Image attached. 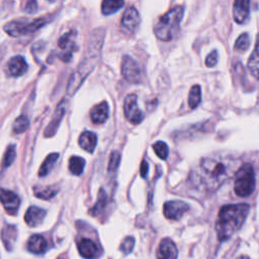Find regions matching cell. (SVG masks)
<instances>
[{
    "mask_svg": "<svg viewBox=\"0 0 259 259\" xmlns=\"http://www.w3.org/2000/svg\"><path fill=\"white\" fill-rule=\"evenodd\" d=\"M64 103H65V100L62 101L58 105L57 110H56L55 114H54V117H53L51 122L49 124V126L46 128L44 135L46 136L47 138L51 137V136H53V135H55V133L57 132V130L61 124V120L65 115V112H66V106Z\"/></svg>",
    "mask_w": 259,
    "mask_h": 259,
    "instance_id": "17",
    "label": "cell"
},
{
    "mask_svg": "<svg viewBox=\"0 0 259 259\" xmlns=\"http://www.w3.org/2000/svg\"><path fill=\"white\" fill-rule=\"evenodd\" d=\"M248 69L251 72V74L259 80V34L257 36L255 48L251 54V57L248 60Z\"/></svg>",
    "mask_w": 259,
    "mask_h": 259,
    "instance_id": "23",
    "label": "cell"
},
{
    "mask_svg": "<svg viewBox=\"0 0 259 259\" xmlns=\"http://www.w3.org/2000/svg\"><path fill=\"white\" fill-rule=\"evenodd\" d=\"M29 126H30L29 119L26 118L25 116H20L15 120V122H13L12 129H13V132L15 133L21 134V133L28 130Z\"/></svg>",
    "mask_w": 259,
    "mask_h": 259,
    "instance_id": "30",
    "label": "cell"
},
{
    "mask_svg": "<svg viewBox=\"0 0 259 259\" xmlns=\"http://www.w3.org/2000/svg\"><path fill=\"white\" fill-rule=\"evenodd\" d=\"M90 119L94 124H103L108 119V105L106 101H102L95 105L90 111Z\"/></svg>",
    "mask_w": 259,
    "mask_h": 259,
    "instance_id": "21",
    "label": "cell"
},
{
    "mask_svg": "<svg viewBox=\"0 0 259 259\" xmlns=\"http://www.w3.org/2000/svg\"><path fill=\"white\" fill-rule=\"evenodd\" d=\"M76 33L71 32L63 35L58 42V47L60 50L64 51V55H62L60 58H62L64 61H69L72 57V52L77 50V46L74 42Z\"/></svg>",
    "mask_w": 259,
    "mask_h": 259,
    "instance_id": "11",
    "label": "cell"
},
{
    "mask_svg": "<svg viewBox=\"0 0 259 259\" xmlns=\"http://www.w3.org/2000/svg\"><path fill=\"white\" fill-rule=\"evenodd\" d=\"M18 236L17 228L15 226H6L1 231V239L4 244V246L8 251H10L13 248V245L16 243Z\"/></svg>",
    "mask_w": 259,
    "mask_h": 259,
    "instance_id": "22",
    "label": "cell"
},
{
    "mask_svg": "<svg viewBox=\"0 0 259 259\" xmlns=\"http://www.w3.org/2000/svg\"><path fill=\"white\" fill-rule=\"evenodd\" d=\"M46 23L45 19H38L34 20H18L8 22L4 26V31L11 37H21L24 35L33 34L40 30Z\"/></svg>",
    "mask_w": 259,
    "mask_h": 259,
    "instance_id": "6",
    "label": "cell"
},
{
    "mask_svg": "<svg viewBox=\"0 0 259 259\" xmlns=\"http://www.w3.org/2000/svg\"><path fill=\"white\" fill-rule=\"evenodd\" d=\"M240 166L241 160L236 155L218 152L203 157L192 176H194V180L202 186V189L213 193L231 176L235 175Z\"/></svg>",
    "mask_w": 259,
    "mask_h": 259,
    "instance_id": "1",
    "label": "cell"
},
{
    "mask_svg": "<svg viewBox=\"0 0 259 259\" xmlns=\"http://www.w3.org/2000/svg\"><path fill=\"white\" fill-rule=\"evenodd\" d=\"M183 15V6H175L167 11L165 15H163L159 19L154 26L155 36L163 42H169V40H173L177 33L179 32V26Z\"/></svg>",
    "mask_w": 259,
    "mask_h": 259,
    "instance_id": "4",
    "label": "cell"
},
{
    "mask_svg": "<svg viewBox=\"0 0 259 259\" xmlns=\"http://www.w3.org/2000/svg\"><path fill=\"white\" fill-rule=\"evenodd\" d=\"M135 246V239L133 237H127L124 241L121 242L120 250L124 254H130Z\"/></svg>",
    "mask_w": 259,
    "mask_h": 259,
    "instance_id": "34",
    "label": "cell"
},
{
    "mask_svg": "<svg viewBox=\"0 0 259 259\" xmlns=\"http://www.w3.org/2000/svg\"><path fill=\"white\" fill-rule=\"evenodd\" d=\"M106 200H107V197L106 194L103 189L100 190V194H99V199L97 203L94 204V207L91 209L90 214L92 216H98L100 213H101V211L104 209L105 204H106Z\"/></svg>",
    "mask_w": 259,
    "mask_h": 259,
    "instance_id": "29",
    "label": "cell"
},
{
    "mask_svg": "<svg viewBox=\"0 0 259 259\" xmlns=\"http://www.w3.org/2000/svg\"><path fill=\"white\" fill-rule=\"evenodd\" d=\"M78 143L80 147L85 150V151H87L88 153H93L98 144V136L93 132L84 131L80 135Z\"/></svg>",
    "mask_w": 259,
    "mask_h": 259,
    "instance_id": "19",
    "label": "cell"
},
{
    "mask_svg": "<svg viewBox=\"0 0 259 259\" xmlns=\"http://www.w3.org/2000/svg\"><path fill=\"white\" fill-rule=\"evenodd\" d=\"M104 39V30L98 29L92 32L89 40V44L84 54L82 61L80 62L77 70L72 75L67 86V93L73 95L80 85L83 83L86 77L93 71L95 66L98 65L101 55V48Z\"/></svg>",
    "mask_w": 259,
    "mask_h": 259,
    "instance_id": "2",
    "label": "cell"
},
{
    "mask_svg": "<svg viewBox=\"0 0 259 259\" xmlns=\"http://www.w3.org/2000/svg\"><path fill=\"white\" fill-rule=\"evenodd\" d=\"M153 150H154V152L156 153V155L162 160H165L168 157L169 148L165 142L157 141L153 145Z\"/></svg>",
    "mask_w": 259,
    "mask_h": 259,
    "instance_id": "32",
    "label": "cell"
},
{
    "mask_svg": "<svg viewBox=\"0 0 259 259\" xmlns=\"http://www.w3.org/2000/svg\"><path fill=\"white\" fill-rule=\"evenodd\" d=\"M37 7H38V4L36 1H31L28 3V5H26V7L24 8V11L28 12V13H34L37 11Z\"/></svg>",
    "mask_w": 259,
    "mask_h": 259,
    "instance_id": "37",
    "label": "cell"
},
{
    "mask_svg": "<svg viewBox=\"0 0 259 259\" xmlns=\"http://www.w3.org/2000/svg\"><path fill=\"white\" fill-rule=\"evenodd\" d=\"M120 155L119 152H116L114 151L111 155V158H110V163H108V171H116L117 168L119 167L120 165Z\"/></svg>",
    "mask_w": 259,
    "mask_h": 259,
    "instance_id": "35",
    "label": "cell"
},
{
    "mask_svg": "<svg viewBox=\"0 0 259 259\" xmlns=\"http://www.w3.org/2000/svg\"><path fill=\"white\" fill-rule=\"evenodd\" d=\"M140 22H141L140 15H139L138 10L135 7L128 8L125 11L124 16H122V19H121L122 26H125L127 30L133 33L139 28Z\"/></svg>",
    "mask_w": 259,
    "mask_h": 259,
    "instance_id": "13",
    "label": "cell"
},
{
    "mask_svg": "<svg viewBox=\"0 0 259 259\" xmlns=\"http://www.w3.org/2000/svg\"><path fill=\"white\" fill-rule=\"evenodd\" d=\"M17 157V151H16V146L15 145H9L6 149L4 157H3V162H2V165L4 167H9L13 161L16 160Z\"/></svg>",
    "mask_w": 259,
    "mask_h": 259,
    "instance_id": "33",
    "label": "cell"
},
{
    "mask_svg": "<svg viewBox=\"0 0 259 259\" xmlns=\"http://www.w3.org/2000/svg\"><path fill=\"white\" fill-rule=\"evenodd\" d=\"M78 252L85 259H95L99 257L100 249L92 240L84 238L78 242Z\"/></svg>",
    "mask_w": 259,
    "mask_h": 259,
    "instance_id": "14",
    "label": "cell"
},
{
    "mask_svg": "<svg viewBox=\"0 0 259 259\" xmlns=\"http://www.w3.org/2000/svg\"><path fill=\"white\" fill-rule=\"evenodd\" d=\"M121 75L130 83H139L141 81V70L134 59L124 56L121 60Z\"/></svg>",
    "mask_w": 259,
    "mask_h": 259,
    "instance_id": "8",
    "label": "cell"
},
{
    "mask_svg": "<svg viewBox=\"0 0 259 259\" xmlns=\"http://www.w3.org/2000/svg\"><path fill=\"white\" fill-rule=\"evenodd\" d=\"M201 101V89L199 85H194L188 94V105L190 108H196Z\"/></svg>",
    "mask_w": 259,
    "mask_h": 259,
    "instance_id": "28",
    "label": "cell"
},
{
    "mask_svg": "<svg viewBox=\"0 0 259 259\" xmlns=\"http://www.w3.org/2000/svg\"><path fill=\"white\" fill-rule=\"evenodd\" d=\"M189 210V206L182 200L166 201L163 206V214L168 220L179 221Z\"/></svg>",
    "mask_w": 259,
    "mask_h": 259,
    "instance_id": "9",
    "label": "cell"
},
{
    "mask_svg": "<svg viewBox=\"0 0 259 259\" xmlns=\"http://www.w3.org/2000/svg\"><path fill=\"white\" fill-rule=\"evenodd\" d=\"M7 72L12 77H19L23 75L28 70V63L21 56H16L11 58L6 66Z\"/></svg>",
    "mask_w": 259,
    "mask_h": 259,
    "instance_id": "15",
    "label": "cell"
},
{
    "mask_svg": "<svg viewBox=\"0 0 259 259\" xmlns=\"http://www.w3.org/2000/svg\"><path fill=\"white\" fill-rule=\"evenodd\" d=\"M250 2L248 0H237L233 5L234 20L238 23H244L249 18Z\"/></svg>",
    "mask_w": 259,
    "mask_h": 259,
    "instance_id": "16",
    "label": "cell"
},
{
    "mask_svg": "<svg viewBox=\"0 0 259 259\" xmlns=\"http://www.w3.org/2000/svg\"><path fill=\"white\" fill-rule=\"evenodd\" d=\"M237 259H250L248 256H246V255H241L240 257H238Z\"/></svg>",
    "mask_w": 259,
    "mask_h": 259,
    "instance_id": "39",
    "label": "cell"
},
{
    "mask_svg": "<svg viewBox=\"0 0 259 259\" xmlns=\"http://www.w3.org/2000/svg\"><path fill=\"white\" fill-rule=\"evenodd\" d=\"M148 169H149L148 163L146 161H143L142 164H141V168H140V174H141V176L143 177V179H145V177L147 176Z\"/></svg>",
    "mask_w": 259,
    "mask_h": 259,
    "instance_id": "38",
    "label": "cell"
},
{
    "mask_svg": "<svg viewBox=\"0 0 259 259\" xmlns=\"http://www.w3.org/2000/svg\"><path fill=\"white\" fill-rule=\"evenodd\" d=\"M250 212L248 203L227 204L221 208L216 222V232L219 241L229 240L241 229Z\"/></svg>",
    "mask_w": 259,
    "mask_h": 259,
    "instance_id": "3",
    "label": "cell"
},
{
    "mask_svg": "<svg viewBox=\"0 0 259 259\" xmlns=\"http://www.w3.org/2000/svg\"><path fill=\"white\" fill-rule=\"evenodd\" d=\"M217 63H218V52L215 50L208 55L206 59V65L207 67H214L216 66Z\"/></svg>",
    "mask_w": 259,
    "mask_h": 259,
    "instance_id": "36",
    "label": "cell"
},
{
    "mask_svg": "<svg viewBox=\"0 0 259 259\" xmlns=\"http://www.w3.org/2000/svg\"><path fill=\"white\" fill-rule=\"evenodd\" d=\"M0 202L2 203L3 208L8 214H17L20 208V198L10 190L0 188Z\"/></svg>",
    "mask_w": 259,
    "mask_h": 259,
    "instance_id": "10",
    "label": "cell"
},
{
    "mask_svg": "<svg viewBox=\"0 0 259 259\" xmlns=\"http://www.w3.org/2000/svg\"><path fill=\"white\" fill-rule=\"evenodd\" d=\"M177 255L179 251L171 239L165 238L160 242L157 250V259H177Z\"/></svg>",
    "mask_w": 259,
    "mask_h": 259,
    "instance_id": "12",
    "label": "cell"
},
{
    "mask_svg": "<svg viewBox=\"0 0 259 259\" xmlns=\"http://www.w3.org/2000/svg\"><path fill=\"white\" fill-rule=\"evenodd\" d=\"M59 159V154L58 153H51L49 154L46 159L44 160L43 164L40 165V170H39V176L40 177H44L46 175H48L51 170L53 169L54 165L56 164L57 160Z\"/></svg>",
    "mask_w": 259,
    "mask_h": 259,
    "instance_id": "24",
    "label": "cell"
},
{
    "mask_svg": "<svg viewBox=\"0 0 259 259\" xmlns=\"http://www.w3.org/2000/svg\"><path fill=\"white\" fill-rule=\"evenodd\" d=\"M28 249L30 252L37 255L43 254L48 249V243L42 235H33L29 239Z\"/></svg>",
    "mask_w": 259,
    "mask_h": 259,
    "instance_id": "20",
    "label": "cell"
},
{
    "mask_svg": "<svg viewBox=\"0 0 259 259\" xmlns=\"http://www.w3.org/2000/svg\"><path fill=\"white\" fill-rule=\"evenodd\" d=\"M124 112L127 120L131 121L132 124L138 125L143 120L144 115L138 106L137 95L135 94L127 95L124 104Z\"/></svg>",
    "mask_w": 259,
    "mask_h": 259,
    "instance_id": "7",
    "label": "cell"
},
{
    "mask_svg": "<svg viewBox=\"0 0 259 259\" xmlns=\"http://www.w3.org/2000/svg\"><path fill=\"white\" fill-rule=\"evenodd\" d=\"M46 216V211L38 208V207H31L26 211L24 215V221L26 225L30 227H37L40 224H42Z\"/></svg>",
    "mask_w": 259,
    "mask_h": 259,
    "instance_id": "18",
    "label": "cell"
},
{
    "mask_svg": "<svg viewBox=\"0 0 259 259\" xmlns=\"http://www.w3.org/2000/svg\"><path fill=\"white\" fill-rule=\"evenodd\" d=\"M35 196L42 199H50L58 194V188L54 186H45V187H35Z\"/></svg>",
    "mask_w": 259,
    "mask_h": 259,
    "instance_id": "25",
    "label": "cell"
},
{
    "mask_svg": "<svg viewBox=\"0 0 259 259\" xmlns=\"http://www.w3.org/2000/svg\"><path fill=\"white\" fill-rule=\"evenodd\" d=\"M125 2L124 1H114V0H106L103 1L101 4V10L104 16H110L113 13L117 12L119 9H120L124 6Z\"/></svg>",
    "mask_w": 259,
    "mask_h": 259,
    "instance_id": "27",
    "label": "cell"
},
{
    "mask_svg": "<svg viewBox=\"0 0 259 259\" xmlns=\"http://www.w3.org/2000/svg\"><path fill=\"white\" fill-rule=\"evenodd\" d=\"M85 167V160L79 156H72L69 159V170L74 175H80Z\"/></svg>",
    "mask_w": 259,
    "mask_h": 259,
    "instance_id": "26",
    "label": "cell"
},
{
    "mask_svg": "<svg viewBox=\"0 0 259 259\" xmlns=\"http://www.w3.org/2000/svg\"><path fill=\"white\" fill-rule=\"evenodd\" d=\"M255 189V172L250 163L240 166L235 173L234 192L238 197L247 198Z\"/></svg>",
    "mask_w": 259,
    "mask_h": 259,
    "instance_id": "5",
    "label": "cell"
},
{
    "mask_svg": "<svg viewBox=\"0 0 259 259\" xmlns=\"http://www.w3.org/2000/svg\"><path fill=\"white\" fill-rule=\"evenodd\" d=\"M250 46V38L247 33L241 34L235 42V50L239 52H245L247 51Z\"/></svg>",
    "mask_w": 259,
    "mask_h": 259,
    "instance_id": "31",
    "label": "cell"
}]
</instances>
